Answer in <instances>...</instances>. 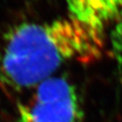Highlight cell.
Returning <instances> with one entry per match:
<instances>
[{
    "mask_svg": "<svg viewBox=\"0 0 122 122\" xmlns=\"http://www.w3.org/2000/svg\"><path fill=\"white\" fill-rule=\"evenodd\" d=\"M106 34L71 16L24 23L5 35L0 81L14 90L36 87L71 61L91 63L104 52Z\"/></svg>",
    "mask_w": 122,
    "mask_h": 122,
    "instance_id": "6da1fadb",
    "label": "cell"
},
{
    "mask_svg": "<svg viewBox=\"0 0 122 122\" xmlns=\"http://www.w3.org/2000/svg\"><path fill=\"white\" fill-rule=\"evenodd\" d=\"M18 122H84L73 84L52 76L38 84L25 102L17 105Z\"/></svg>",
    "mask_w": 122,
    "mask_h": 122,
    "instance_id": "7a4b0ae2",
    "label": "cell"
},
{
    "mask_svg": "<svg viewBox=\"0 0 122 122\" xmlns=\"http://www.w3.org/2000/svg\"><path fill=\"white\" fill-rule=\"evenodd\" d=\"M69 16L106 34L109 27L122 30V0H64Z\"/></svg>",
    "mask_w": 122,
    "mask_h": 122,
    "instance_id": "3957f363",
    "label": "cell"
}]
</instances>
